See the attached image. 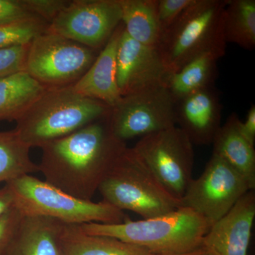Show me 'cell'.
<instances>
[{
    "label": "cell",
    "mask_w": 255,
    "mask_h": 255,
    "mask_svg": "<svg viewBox=\"0 0 255 255\" xmlns=\"http://www.w3.org/2000/svg\"><path fill=\"white\" fill-rule=\"evenodd\" d=\"M117 138L125 142L175 127V102L164 85L122 97L107 117Z\"/></svg>",
    "instance_id": "cell-9"
},
{
    "label": "cell",
    "mask_w": 255,
    "mask_h": 255,
    "mask_svg": "<svg viewBox=\"0 0 255 255\" xmlns=\"http://www.w3.org/2000/svg\"><path fill=\"white\" fill-rule=\"evenodd\" d=\"M170 74L156 47L134 41L124 31L117 55V80L122 97L164 85Z\"/></svg>",
    "instance_id": "cell-12"
},
{
    "label": "cell",
    "mask_w": 255,
    "mask_h": 255,
    "mask_svg": "<svg viewBox=\"0 0 255 255\" xmlns=\"http://www.w3.org/2000/svg\"><path fill=\"white\" fill-rule=\"evenodd\" d=\"M14 206L12 193L5 184L4 187L0 189V217Z\"/></svg>",
    "instance_id": "cell-31"
},
{
    "label": "cell",
    "mask_w": 255,
    "mask_h": 255,
    "mask_svg": "<svg viewBox=\"0 0 255 255\" xmlns=\"http://www.w3.org/2000/svg\"><path fill=\"white\" fill-rule=\"evenodd\" d=\"M60 248L61 255H152L117 238L87 235L76 225H65Z\"/></svg>",
    "instance_id": "cell-19"
},
{
    "label": "cell",
    "mask_w": 255,
    "mask_h": 255,
    "mask_svg": "<svg viewBox=\"0 0 255 255\" xmlns=\"http://www.w3.org/2000/svg\"><path fill=\"white\" fill-rule=\"evenodd\" d=\"M223 105L214 87L204 89L175 102L176 125L192 144H212L221 127Z\"/></svg>",
    "instance_id": "cell-14"
},
{
    "label": "cell",
    "mask_w": 255,
    "mask_h": 255,
    "mask_svg": "<svg viewBox=\"0 0 255 255\" xmlns=\"http://www.w3.org/2000/svg\"><path fill=\"white\" fill-rule=\"evenodd\" d=\"M196 0H157V18L160 36Z\"/></svg>",
    "instance_id": "cell-26"
},
{
    "label": "cell",
    "mask_w": 255,
    "mask_h": 255,
    "mask_svg": "<svg viewBox=\"0 0 255 255\" xmlns=\"http://www.w3.org/2000/svg\"><path fill=\"white\" fill-rule=\"evenodd\" d=\"M239 130L242 135L248 140L252 145L255 146V106H251L248 111L244 122H240Z\"/></svg>",
    "instance_id": "cell-30"
},
{
    "label": "cell",
    "mask_w": 255,
    "mask_h": 255,
    "mask_svg": "<svg viewBox=\"0 0 255 255\" xmlns=\"http://www.w3.org/2000/svg\"><path fill=\"white\" fill-rule=\"evenodd\" d=\"M32 19L41 18L31 12L25 0H0V26Z\"/></svg>",
    "instance_id": "cell-27"
},
{
    "label": "cell",
    "mask_w": 255,
    "mask_h": 255,
    "mask_svg": "<svg viewBox=\"0 0 255 255\" xmlns=\"http://www.w3.org/2000/svg\"><path fill=\"white\" fill-rule=\"evenodd\" d=\"M209 255V253H207L202 248V247H199V248L194 250V251L187 252V253H180V254H174V255Z\"/></svg>",
    "instance_id": "cell-32"
},
{
    "label": "cell",
    "mask_w": 255,
    "mask_h": 255,
    "mask_svg": "<svg viewBox=\"0 0 255 255\" xmlns=\"http://www.w3.org/2000/svg\"><path fill=\"white\" fill-rule=\"evenodd\" d=\"M249 191L244 177L212 154L203 173L191 180L180 200V207L193 210L213 225L226 216Z\"/></svg>",
    "instance_id": "cell-10"
},
{
    "label": "cell",
    "mask_w": 255,
    "mask_h": 255,
    "mask_svg": "<svg viewBox=\"0 0 255 255\" xmlns=\"http://www.w3.org/2000/svg\"><path fill=\"white\" fill-rule=\"evenodd\" d=\"M46 90L26 71L0 79V121L16 122Z\"/></svg>",
    "instance_id": "cell-20"
},
{
    "label": "cell",
    "mask_w": 255,
    "mask_h": 255,
    "mask_svg": "<svg viewBox=\"0 0 255 255\" xmlns=\"http://www.w3.org/2000/svg\"><path fill=\"white\" fill-rule=\"evenodd\" d=\"M98 191L103 201L121 211L151 219L180 207V201L164 189L145 164L127 147Z\"/></svg>",
    "instance_id": "cell-6"
},
{
    "label": "cell",
    "mask_w": 255,
    "mask_h": 255,
    "mask_svg": "<svg viewBox=\"0 0 255 255\" xmlns=\"http://www.w3.org/2000/svg\"><path fill=\"white\" fill-rule=\"evenodd\" d=\"M241 122L233 112L221 125L212 144L213 154L219 156L244 177L251 190L255 189V150L242 135L239 130Z\"/></svg>",
    "instance_id": "cell-17"
},
{
    "label": "cell",
    "mask_w": 255,
    "mask_h": 255,
    "mask_svg": "<svg viewBox=\"0 0 255 255\" xmlns=\"http://www.w3.org/2000/svg\"><path fill=\"white\" fill-rule=\"evenodd\" d=\"M48 23L41 19H32L0 26V48L27 44L46 31Z\"/></svg>",
    "instance_id": "cell-24"
},
{
    "label": "cell",
    "mask_w": 255,
    "mask_h": 255,
    "mask_svg": "<svg viewBox=\"0 0 255 255\" xmlns=\"http://www.w3.org/2000/svg\"><path fill=\"white\" fill-rule=\"evenodd\" d=\"M5 184L12 193L15 207L23 216H41L76 226L90 223L119 224L127 217L123 211L105 201L78 199L31 174Z\"/></svg>",
    "instance_id": "cell-5"
},
{
    "label": "cell",
    "mask_w": 255,
    "mask_h": 255,
    "mask_svg": "<svg viewBox=\"0 0 255 255\" xmlns=\"http://www.w3.org/2000/svg\"><path fill=\"white\" fill-rule=\"evenodd\" d=\"M224 35L226 43L248 50L255 49V0H228L225 9Z\"/></svg>",
    "instance_id": "cell-23"
},
{
    "label": "cell",
    "mask_w": 255,
    "mask_h": 255,
    "mask_svg": "<svg viewBox=\"0 0 255 255\" xmlns=\"http://www.w3.org/2000/svg\"><path fill=\"white\" fill-rule=\"evenodd\" d=\"M132 150L169 194L180 201L192 180L193 144L180 128L142 137Z\"/></svg>",
    "instance_id": "cell-8"
},
{
    "label": "cell",
    "mask_w": 255,
    "mask_h": 255,
    "mask_svg": "<svg viewBox=\"0 0 255 255\" xmlns=\"http://www.w3.org/2000/svg\"><path fill=\"white\" fill-rule=\"evenodd\" d=\"M221 57L214 53L199 55L186 64L182 68L169 74L164 87L174 102L214 87L218 78L217 63Z\"/></svg>",
    "instance_id": "cell-18"
},
{
    "label": "cell",
    "mask_w": 255,
    "mask_h": 255,
    "mask_svg": "<svg viewBox=\"0 0 255 255\" xmlns=\"http://www.w3.org/2000/svg\"><path fill=\"white\" fill-rule=\"evenodd\" d=\"M100 51L45 31L30 43L25 71L45 88L73 86Z\"/></svg>",
    "instance_id": "cell-7"
},
{
    "label": "cell",
    "mask_w": 255,
    "mask_h": 255,
    "mask_svg": "<svg viewBox=\"0 0 255 255\" xmlns=\"http://www.w3.org/2000/svg\"><path fill=\"white\" fill-rule=\"evenodd\" d=\"M123 29L122 23L86 73L72 86L77 93L100 101L111 108L117 105L122 97L117 85V55Z\"/></svg>",
    "instance_id": "cell-15"
},
{
    "label": "cell",
    "mask_w": 255,
    "mask_h": 255,
    "mask_svg": "<svg viewBox=\"0 0 255 255\" xmlns=\"http://www.w3.org/2000/svg\"><path fill=\"white\" fill-rule=\"evenodd\" d=\"M32 13L48 24L68 4L67 0H25Z\"/></svg>",
    "instance_id": "cell-28"
},
{
    "label": "cell",
    "mask_w": 255,
    "mask_h": 255,
    "mask_svg": "<svg viewBox=\"0 0 255 255\" xmlns=\"http://www.w3.org/2000/svg\"><path fill=\"white\" fill-rule=\"evenodd\" d=\"M29 44L0 48V79L25 71Z\"/></svg>",
    "instance_id": "cell-25"
},
{
    "label": "cell",
    "mask_w": 255,
    "mask_h": 255,
    "mask_svg": "<svg viewBox=\"0 0 255 255\" xmlns=\"http://www.w3.org/2000/svg\"><path fill=\"white\" fill-rule=\"evenodd\" d=\"M107 117L42 146L38 166L44 181L74 197L92 201L128 147L114 135Z\"/></svg>",
    "instance_id": "cell-1"
},
{
    "label": "cell",
    "mask_w": 255,
    "mask_h": 255,
    "mask_svg": "<svg viewBox=\"0 0 255 255\" xmlns=\"http://www.w3.org/2000/svg\"><path fill=\"white\" fill-rule=\"evenodd\" d=\"M254 191L246 193L206 233L201 247L209 255H248L255 217Z\"/></svg>",
    "instance_id": "cell-13"
},
{
    "label": "cell",
    "mask_w": 255,
    "mask_h": 255,
    "mask_svg": "<svg viewBox=\"0 0 255 255\" xmlns=\"http://www.w3.org/2000/svg\"><path fill=\"white\" fill-rule=\"evenodd\" d=\"M22 216L14 206L0 217V253L12 237Z\"/></svg>",
    "instance_id": "cell-29"
},
{
    "label": "cell",
    "mask_w": 255,
    "mask_h": 255,
    "mask_svg": "<svg viewBox=\"0 0 255 255\" xmlns=\"http://www.w3.org/2000/svg\"><path fill=\"white\" fill-rule=\"evenodd\" d=\"M112 108L73 87L48 89L16 121L14 130L30 147H41L110 115Z\"/></svg>",
    "instance_id": "cell-3"
},
{
    "label": "cell",
    "mask_w": 255,
    "mask_h": 255,
    "mask_svg": "<svg viewBox=\"0 0 255 255\" xmlns=\"http://www.w3.org/2000/svg\"><path fill=\"white\" fill-rule=\"evenodd\" d=\"M65 225L49 218L23 216L0 255H61Z\"/></svg>",
    "instance_id": "cell-16"
},
{
    "label": "cell",
    "mask_w": 255,
    "mask_h": 255,
    "mask_svg": "<svg viewBox=\"0 0 255 255\" xmlns=\"http://www.w3.org/2000/svg\"><path fill=\"white\" fill-rule=\"evenodd\" d=\"M228 0H196L164 33L157 48L169 73L206 53L226 54L225 9Z\"/></svg>",
    "instance_id": "cell-4"
},
{
    "label": "cell",
    "mask_w": 255,
    "mask_h": 255,
    "mask_svg": "<svg viewBox=\"0 0 255 255\" xmlns=\"http://www.w3.org/2000/svg\"><path fill=\"white\" fill-rule=\"evenodd\" d=\"M121 23L119 0H73L48 24L46 31L100 51Z\"/></svg>",
    "instance_id": "cell-11"
},
{
    "label": "cell",
    "mask_w": 255,
    "mask_h": 255,
    "mask_svg": "<svg viewBox=\"0 0 255 255\" xmlns=\"http://www.w3.org/2000/svg\"><path fill=\"white\" fill-rule=\"evenodd\" d=\"M30 150L14 130L0 132V183L38 172Z\"/></svg>",
    "instance_id": "cell-22"
},
{
    "label": "cell",
    "mask_w": 255,
    "mask_h": 255,
    "mask_svg": "<svg viewBox=\"0 0 255 255\" xmlns=\"http://www.w3.org/2000/svg\"><path fill=\"white\" fill-rule=\"evenodd\" d=\"M212 226L193 210L179 207L151 219L132 221L127 217L119 224L90 223L79 227L87 235L117 238L152 255H174L201 247Z\"/></svg>",
    "instance_id": "cell-2"
},
{
    "label": "cell",
    "mask_w": 255,
    "mask_h": 255,
    "mask_svg": "<svg viewBox=\"0 0 255 255\" xmlns=\"http://www.w3.org/2000/svg\"><path fill=\"white\" fill-rule=\"evenodd\" d=\"M124 31L134 41L157 47L160 31L157 18V0H119Z\"/></svg>",
    "instance_id": "cell-21"
}]
</instances>
